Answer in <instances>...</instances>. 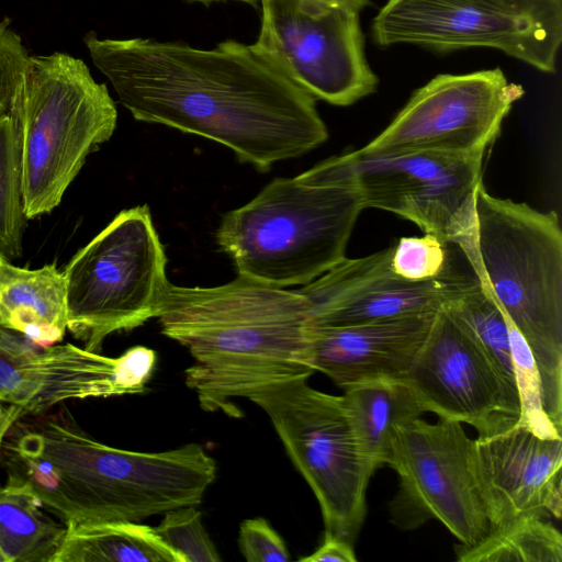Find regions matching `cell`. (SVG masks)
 Returning <instances> with one entry per match:
<instances>
[{"mask_svg":"<svg viewBox=\"0 0 562 562\" xmlns=\"http://www.w3.org/2000/svg\"><path fill=\"white\" fill-rule=\"evenodd\" d=\"M85 44L135 120L214 140L260 172L328 138L315 99L254 43L204 49L89 32Z\"/></svg>","mask_w":562,"mask_h":562,"instance_id":"6da1fadb","label":"cell"},{"mask_svg":"<svg viewBox=\"0 0 562 562\" xmlns=\"http://www.w3.org/2000/svg\"><path fill=\"white\" fill-rule=\"evenodd\" d=\"M8 482L27 484L64 525L139 521L201 503L216 476L198 443L162 452L106 446L66 407L19 420L0 448Z\"/></svg>","mask_w":562,"mask_h":562,"instance_id":"7a4b0ae2","label":"cell"},{"mask_svg":"<svg viewBox=\"0 0 562 562\" xmlns=\"http://www.w3.org/2000/svg\"><path fill=\"white\" fill-rule=\"evenodd\" d=\"M188 349L186 384L205 412L240 417L235 398L314 372L306 299L238 276L210 288L169 283L156 316Z\"/></svg>","mask_w":562,"mask_h":562,"instance_id":"3957f363","label":"cell"},{"mask_svg":"<svg viewBox=\"0 0 562 562\" xmlns=\"http://www.w3.org/2000/svg\"><path fill=\"white\" fill-rule=\"evenodd\" d=\"M473 274L528 344L543 409L562 430V231L557 213L491 195L476 196Z\"/></svg>","mask_w":562,"mask_h":562,"instance_id":"277c9868","label":"cell"},{"mask_svg":"<svg viewBox=\"0 0 562 562\" xmlns=\"http://www.w3.org/2000/svg\"><path fill=\"white\" fill-rule=\"evenodd\" d=\"M362 210L352 189L326 180L314 166L273 179L224 214L216 244L238 276L276 288L306 285L346 258Z\"/></svg>","mask_w":562,"mask_h":562,"instance_id":"5b68a950","label":"cell"},{"mask_svg":"<svg viewBox=\"0 0 562 562\" xmlns=\"http://www.w3.org/2000/svg\"><path fill=\"white\" fill-rule=\"evenodd\" d=\"M20 137L27 220L57 207L86 158L111 138L117 110L86 63L54 52L30 56L11 109Z\"/></svg>","mask_w":562,"mask_h":562,"instance_id":"8992f818","label":"cell"},{"mask_svg":"<svg viewBox=\"0 0 562 562\" xmlns=\"http://www.w3.org/2000/svg\"><path fill=\"white\" fill-rule=\"evenodd\" d=\"M165 247L147 205L120 212L64 272L67 329L88 351L156 317L170 283Z\"/></svg>","mask_w":562,"mask_h":562,"instance_id":"52a82bcc","label":"cell"},{"mask_svg":"<svg viewBox=\"0 0 562 562\" xmlns=\"http://www.w3.org/2000/svg\"><path fill=\"white\" fill-rule=\"evenodd\" d=\"M484 156L436 151L333 156L315 165L328 181L352 189L363 209L391 212L424 234L458 246L469 265L475 258L476 196Z\"/></svg>","mask_w":562,"mask_h":562,"instance_id":"ba28073f","label":"cell"},{"mask_svg":"<svg viewBox=\"0 0 562 562\" xmlns=\"http://www.w3.org/2000/svg\"><path fill=\"white\" fill-rule=\"evenodd\" d=\"M248 400L268 415L313 491L325 532L353 543L366 519L374 469L361 450L342 395L318 391L301 378L263 389Z\"/></svg>","mask_w":562,"mask_h":562,"instance_id":"9c48e42d","label":"cell"},{"mask_svg":"<svg viewBox=\"0 0 562 562\" xmlns=\"http://www.w3.org/2000/svg\"><path fill=\"white\" fill-rule=\"evenodd\" d=\"M372 36L380 46L495 48L551 74L562 43V0H387Z\"/></svg>","mask_w":562,"mask_h":562,"instance_id":"30bf717a","label":"cell"},{"mask_svg":"<svg viewBox=\"0 0 562 562\" xmlns=\"http://www.w3.org/2000/svg\"><path fill=\"white\" fill-rule=\"evenodd\" d=\"M400 486L390 505L391 521L414 529L435 518L470 548L493 528L475 440L462 424L417 418L397 432L390 465Z\"/></svg>","mask_w":562,"mask_h":562,"instance_id":"8fae6325","label":"cell"},{"mask_svg":"<svg viewBox=\"0 0 562 562\" xmlns=\"http://www.w3.org/2000/svg\"><path fill=\"white\" fill-rule=\"evenodd\" d=\"M259 1L254 44L315 100L347 106L375 91L359 10L327 0Z\"/></svg>","mask_w":562,"mask_h":562,"instance_id":"7c38bea8","label":"cell"},{"mask_svg":"<svg viewBox=\"0 0 562 562\" xmlns=\"http://www.w3.org/2000/svg\"><path fill=\"white\" fill-rule=\"evenodd\" d=\"M524 93L501 68L438 75L417 89L392 122L361 149L485 156Z\"/></svg>","mask_w":562,"mask_h":562,"instance_id":"4fadbf2b","label":"cell"},{"mask_svg":"<svg viewBox=\"0 0 562 562\" xmlns=\"http://www.w3.org/2000/svg\"><path fill=\"white\" fill-rule=\"evenodd\" d=\"M406 379L426 412L470 425L477 438L507 431L520 420L518 393L445 307L436 313Z\"/></svg>","mask_w":562,"mask_h":562,"instance_id":"5bb4252c","label":"cell"},{"mask_svg":"<svg viewBox=\"0 0 562 562\" xmlns=\"http://www.w3.org/2000/svg\"><path fill=\"white\" fill-rule=\"evenodd\" d=\"M392 246L345 258L297 291L306 299L310 325L340 327L436 313L459 292L467 277L412 282L391 268Z\"/></svg>","mask_w":562,"mask_h":562,"instance_id":"9a60e30c","label":"cell"},{"mask_svg":"<svg viewBox=\"0 0 562 562\" xmlns=\"http://www.w3.org/2000/svg\"><path fill=\"white\" fill-rule=\"evenodd\" d=\"M117 358L75 345H37L0 326V401L23 416L66 400L127 395Z\"/></svg>","mask_w":562,"mask_h":562,"instance_id":"2e32d148","label":"cell"},{"mask_svg":"<svg viewBox=\"0 0 562 562\" xmlns=\"http://www.w3.org/2000/svg\"><path fill=\"white\" fill-rule=\"evenodd\" d=\"M474 440L492 529L528 515L561 518L562 438L540 437L518 423Z\"/></svg>","mask_w":562,"mask_h":562,"instance_id":"e0dca14e","label":"cell"},{"mask_svg":"<svg viewBox=\"0 0 562 562\" xmlns=\"http://www.w3.org/2000/svg\"><path fill=\"white\" fill-rule=\"evenodd\" d=\"M436 313L352 326H311L313 368L341 390L370 380L407 378Z\"/></svg>","mask_w":562,"mask_h":562,"instance_id":"ac0fdd59","label":"cell"},{"mask_svg":"<svg viewBox=\"0 0 562 562\" xmlns=\"http://www.w3.org/2000/svg\"><path fill=\"white\" fill-rule=\"evenodd\" d=\"M67 325L64 272L55 265L21 268L0 255V326L49 346L63 340Z\"/></svg>","mask_w":562,"mask_h":562,"instance_id":"d6986e66","label":"cell"},{"mask_svg":"<svg viewBox=\"0 0 562 562\" xmlns=\"http://www.w3.org/2000/svg\"><path fill=\"white\" fill-rule=\"evenodd\" d=\"M361 450L374 471L391 465L402 426L426 413L418 395L404 379H376L342 390Z\"/></svg>","mask_w":562,"mask_h":562,"instance_id":"ffe728a7","label":"cell"},{"mask_svg":"<svg viewBox=\"0 0 562 562\" xmlns=\"http://www.w3.org/2000/svg\"><path fill=\"white\" fill-rule=\"evenodd\" d=\"M53 562H181L155 528L138 521L67 527Z\"/></svg>","mask_w":562,"mask_h":562,"instance_id":"44dd1931","label":"cell"},{"mask_svg":"<svg viewBox=\"0 0 562 562\" xmlns=\"http://www.w3.org/2000/svg\"><path fill=\"white\" fill-rule=\"evenodd\" d=\"M31 487L0 486V551L4 562H53L67 526L49 518Z\"/></svg>","mask_w":562,"mask_h":562,"instance_id":"7402d4cb","label":"cell"},{"mask_svg":"<svg viewBox=\"0 0 562 562\" xmlns=\"http://www.w3.org/2000/svg\"><path fill=\"white\" fill-rule=\"evenodd\" d=\"M459 562H561L562 536L544 517L528 515L490 531L480 542L457 546Z\"/></svg>","mask_w":562,"mask_h":562,"instance_id":"603a6c76","label":"cell"},{"mask_svg":"<svg viewBox=\"0 0 562 562\" xmlns=\"http://www.w3.org/2000/svg\"><path fill=\"white\" fill-rule=\"evenodd\" d=\"M474 338L492 364L517 393L508 319L491 293L473 277L443 306Z\"/></svg>","mask_w":562,"mask_h":562,"instance_id":"cb8c5ba5","label":"cell"},{"mask_svg":"<svg viewBox=\"0 0 562 562\" xmlns=\"http://www.w3.org/2000/svg\"><path fill=\"white\" fill-rule=\"evenodd\" d=\"M26 216L23 207L21 148L12 113L0 119V255L12 261L22 254Z\"/></svg>","mask_w":562,"mask_h":562,"instance_id":"d4e9b609","label":"cell"},{"mask_svg":"<svg viewBox=\"0 0 562 562\" xmlns=\"http://www.w3.org/2000/svg\"><path fill=\"white\" fill-rule=\"evenodd\" d=\"M508 327L515 379L521 409L519 424L526 425L540 437L562 438V431L554 427L544 413L541 379L533 355L521 334L509 319Z\"/></svg>","mask_w":562,"mask_h":562,"instance_id":"484cf974","label":"cell"},{"mask_svg":"<svg viewBox=\"0 0 562 562\" xmlns=\"http://www.w3.org/2000/svg\"><path fill=\"white\" fill-rule=\"evenodd\" d=\"M158 536L181 559V562H218L221 558L203 524L195 505L182 506L165 513L155 527Z\"/></svg>","mask_w":562,"mask_h":562,"instance_id":"4316f807","label":"cell"},{"mask_svg":"<svg viewBox=\"0 0 562 562\" xmlns=\"http://www.w3.org/2000/svg\"><path fill=\"white\" fill-rule=\"evenodd\" d=\"M448 246L434 235L401 237L392 245L391 268L395 274L412 282L447 277Z\"/></svg>","mask_w":562,"mask_h":562,"instance_id":"83f0119b","label":"cell"},{"mask_svg":"<svg viewBox=\"0 0 562 562\" xmlns=\"http://www.w3.org/2000/svg\"><path fill=\"white\" fill-rule=\"evenodd\" d=\"M30 56L22 38L10 27V21L0 22V119L8 115L24 81Z\"/></svg>","mask_w":562,"mask_h":562,"instance_id":"f1b7e54d","label":"cell"},{"mask_svg":"<svg viewBox=\"0 0 562 562\" xmlns=\"http://www.w3.org/2000/svg\"><path fill=\"white\" fill-rule=\"evenodd\" d=\"M238 544L248 562L290 561L285 542L261 517L245 519L240 524Z\"/></svg>","mask_w":562,"mask_h":562,"instance_id":"f546056e","label":"cell"},{"mask_svg":"<svg viewBox=\"0 0 562 562\" xmlns=\"http://www.w3.org/2000/svg\"><path fill=\"white\" fill-rule=\"evenodd\" d=\"M353 543L325 532L322 544L310 555L303 557L300 561L304 562H357L353 550Z\"/></svg>","mask_w":562,"mask_h":562,"instance_id":"4dcf8cb0","label":"cell"},{"mask_svg":"<svg viewBox=\"0 0 562 562\" xmlns=\"http://www.w3.org/2000/svg\"><path fill=\"white\" fill-rule=\"evenodd\" d=\"M23 418L22 409L19 406L0 401V448L11 428Z\"/></svg>","mask_w":562,"mask_h":562,"instance_id":"1f68e13d","label":"cell"},{"mask_svg":"<svg viewBox=\"0 0 562 562\" xmlns=\"http://www.w3.org/2000/svg\"><path fill=\"white\" fill-rule=\"evenodd\" d=\"M183 1H186L188 3H200L203 5H211L212 3L224 2V1H237V2H243L246 4H250V5H257L259 0H183Z\"/></svg>","mask_w":562,"mask_h":562,"instance_id":"d6a6232c","label":"cell"},{"mask_svg":"<svg viewBox=\"0 0 562 562\" xmlns=\"http://www.w3.org/2000/svg\"><path fill=\"white\" fill-rule=\"evenodd\" d=\"M327 1L348 4L359 11L361 9H363L369 3V0H327Z\"/></svg>","mask_w":562,"mask_h":562,"instance_id":"836d02e7","label":"cell"},{"mask_svg":"<svg viewBox=\"0 0 562 562\" xmlns=\"http://www.w3.org/2000/svg\"><path fill=\"white\" fill-rule=\"evenodd\" d=\"M0 562H4V558H3L2 553H1V551H0Z\"/></svg>","mask_w":562,"mask_h":562,"instance_id":"e575fe53","label":"cell"}]
</instances>
